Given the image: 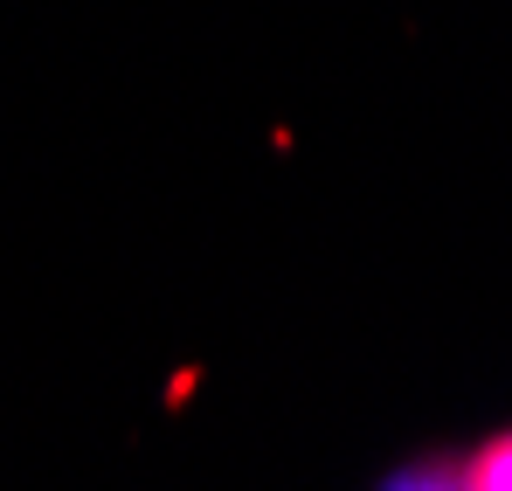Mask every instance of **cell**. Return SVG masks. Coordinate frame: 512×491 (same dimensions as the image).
<instances>
[{
  "label": "cell",
  "mask_w": 512,
  "mask_h": 491,
  "mask_svg": "<svg viewBox=\"0 0 512 491\" xmlns=\"http://www.w3.org/2000/svg\"><path fill=\"white\" fill-rule=\"evenodd\" d=\"M457 491H512V429H506V436H492L485 450H471V464H464Z\"/></svg>",
  "instance_id": "obj_1"
},
{
  "label": "cell",
  "mask_w": 512,
  "mask_h": 491,
  "mask_svg": "<svg viewBox=\"0 0 512 491\" xmlns=\"http://www.w3.org/2000/svg\"><path fill=\"white\" fill-rule=\"evenodd\" d=\"M416 491H457V485H416Z\"/></svg>",
  "instance_id": "obj_2"
}]
</instances>
